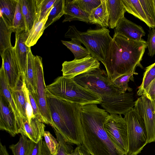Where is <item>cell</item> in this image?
I'll return each mask as SVG.
<instances>
[{"instance_id":"cell-2","label":"cell","mask_w":155,"mask_h":155,"mask_svg":"<svg viewBox=\"0 0 155 155\" xmlns=\"http://www.w3.org/2000/svg\"><path fill=\"white\" fill-rule=\"evenodd\" d=\"M146 41L130 39L119 33L114 34L104 61L108 77L113 81L124 74L135 72L136 68H143L141 64L145 49Z\"/></svg>"},{"instance_id":"cell-43","label":"cell","mask_w":155,"mask_h":155,"mask_svg":"<svg viewBox=\"0 0 155 155\" xmlns=\"http://www.w3.org/2000/svg\"><path fill=\"white\" fill-rule=\"evenodd\" d=\"M28 95L30 101L33 109L34 115L35 116L40 117L41 119V115L38 101L29 91Z\"/></svg>"},{"instance_id":"cell-4","label":"cell","mask_w":155,"mask_h":155,"mask_svg":"<svg viewBox=\"0 0 155 155\" xmlns=\"http://www.w3.org/2000/svg\"><path fill=\"white\" fill-rule=\"evenodd\" d=\"M53 128H55L67 142L81 145L84 134L80 109L81 106L46 95Z\"/></svg>"},{"instance_id":"cell-28","label":"cell","mask_w":155,"mask_h":155,"mask_svg":"<svg viewBox=\"0 0 155 155\" xmlns=\"http://www.w3.org/2000/svg\"><path fill=\"white\" fill-rule=\"evenodd\" d=\"M62 44L65 46L73 54L75 60L84 58L91 55L86 48L83 47L79 41L71 40L70 41L61 40Z\"/></svg>"},{"instance_id":"cell-12","label":"cell","mask_w":155,"mask_h":155,"mask_svg":"<svg viewBox=\"0 0 155 155\" xmlns=\"http://www.w3.org/2000/svg\"><path fill=\"white\" fill-rule=\"evenodd\" d=\"M1 57L2 59V65L8 84L11 89H13L22 75L14 47L6 49Z\"/></svg>"},{"instance_id":"cell-40","label":"cell","mask_w":155,"mask_h":155,"mask_svg":"<svg viewBox=\"0 0 155 155\" xmlns=\"http://www.w3.org/2000/svg\"><path fill=\"white\" fill-rule=\"evenodd\" d=\"M147 36L146 43L148 49V55L153 57L155 54V29H150Z\"/></svg>"},{"instance_id":"cell-18","label":"cell","mask_w":155,"mask_h":155,"mask_svg":"<svg viewBox=\"0 0 155 155\" xmlns=\"http://www.w3.org/2000/svg\"><path fill=\"white\" fill-rule=\"evenodd\" d=\"M89 15L74 3L72 0H65L64 18L63 22L77 20L90 23Z\"/></svg>"},{"instance_id":"cell-33","label":"cell","mask_w":155,"mask_h":155,"mask_svg":"<svg viewBox=\"0 0 155 155\" xmlns=\"http://www.w3.org/2000/svg\"><path fill=\"white\" fill-rule=\"evenodd\" d=\"M148 20L149 27L155 28V7L154 0H139Z\"/></svg>"},{"instance_id":"cell-1","label":"cell","mask_w":155,"mask_h":155,"mask_svg":"<svg viewBox=\"0 0 155 155\" xmlns=\"http://www.w3.org/2000/svg\"><path fill=\"white\" fill-rule=\"evenodd\" d=\"M74 79L79 85L101 96V106L110 114L124 115L134 106L133 93H123L113 84L104 69H96L79 75Z\"/></svg>"},{"instance_id":"cell-15","label":"cell","mask_w":155,"mask_h":155,"mask_svg":"<svg viewBox=\"0 0 155 155\" xmlns=\"http://www.w3.org/2000/svg\"><path fill=\"white\" fill-rule=\"evenodd\" d=\"M23 127L20 134L30 140L38 143L43 137L45 125L41 118L35 116L29 122L27 119H22Z\"/></svg>"},{"instance_id":"cell-36","label":"cell","mask_w":155,"mask_h":155,"mask_svg":"<svg viewBox=\"0 0 155 155\" xmlns=\"http://www.w3.org/2000/svg\"><path fill=\"white\" fill-rule=\"evenodd\" d=\"M137 74V73L134 72L124 74L111 81L113 84L119 88L123 93H125L127 91L129 92H132L133 89L129 86L128 83L130 80L134 81L133 75Z\"/></svg>"},{"instance_id":"cell-13","label":"cell","mask_w":155,"mask_h":155,"mask_svg":"<svg viewBox=\"0 0 155 155\" xmlns=\"http://www.w3.org/2000/svg\"><path fill=\"white\" fill-rule=\"evenodd\" d=\"M0 129L15 137L19 134L17 121L10 104L3 96H0Z\"/></svg>"},{"instance_id":"cell-19","label":"cell","mask_w":155,"mask_h":155,"mask_svg":"<svg viewBox=\"0 0 155 155\" xmlns=\"http://www.w3.org/2000/svg\"><path fill=\"white\" fill-rule=\"evenodd\" d=\"M0 95L3 96L10 104L17 119L20 134L23 127L22 119L13 99L10 88L2 65L0 69Z\"/></svg>"},{"instance_id":"cell-24","label":"cell","mask_w":155,"mask_h":155,"mask_svg":"<svg viewBox=\"0 0 155 155\" xmlns=\"http://www.w3.org/2000/svg\"><path fill=\"white\" fill-rule=\"evenodd\" d=\"M26 29L29 31L37 17L35 0H20Z\"/></svg>"},{"instance_id":"cell-39","label":"cell","mask_w":155,"mask_h":155,"mask_svg":"<svg viewBox=\"0 0 155 155\" xmlns=\"http://www.w3.org/2000/svg\"><path fill=\"white\" fill-rule=\"evenodd\" d=\"M43 137L51 154H54L56 151L58 144L57 139L48 131H45Z\"/></svg>"},{"instance_id":"cell-25","label":"cell","mask_w":155,"mask_h":155,"mask_svg":"<svg viewBox=\"0 0 155 155\" xmlns=\"http://www.w3.org/2000/svg\"><path fill=\"white\" fill-rule=\"evenodd\" d=\"M126 12L144 22L149 27V24L139 0H121Z\"/></svg>"},{"instance_id":"cell-44","label":"cell","mask_w":155,"mask_h":155,"mask_svg":"<svg viewBox=\"0 0 155 155\" xmlns=\"http://www.w3.org/2000/svg\"><path fill=\"white\" fill-rule=\"evenodd\" d=\"M68 155H91L82 145H78L73 151Z\"/></svg>"},{"instance_id":"cell-23","label":"cell","mask_w":155,"mask_h":155,"mask_svg":"<svg viewBox=\"0 0 155 155\" xmlns=\"http://www.w3.org/2000/svg\"><path fill=\"white\" fill-rule=\"evenodd\" d=\"M18 0H1L0 17L10 28H13L14 19Z\"/></svg>"},{"instance_id":"cell-8","label":"cell","mask_w":155,"mask_h":155,"mask_svg":"<svg viewBox=\"0 0 155 155\" xmlns=\"http://www.w3.org/2000/svg\"><path fill=\"white\" fill-rule=\"evenodd\" d=\"M110 139L123 154H127L128 143L125 120L121 114H110L104 124Z\"/></svg>"},{"instance_id":"cell-38","label":"cell","mask_w":155,"mask_h":155,"mask_svg":"<svg viewBox=\"0 0 155 155\" xmlns=\"http://www.w3.org/2000/svg\"><path fill=\"white\" fill-rule=\"evenodd\" d=\"M75 4L85 12L90 14L92 10L98 6L101 0H72Z\"/></svg>"},{"instance_id":"cell-20","label":"cell","mask_w":155,"mask_h":155,"mask_svg":"<svg viewBox=\"0 0 155 155\" xmlns=\"http://www.w3.org/2000/svg\"><path fill=\"white\" fill-rule=\"evenodd\" d=\"M106 4L109 15L108 27L113 29L124 16L126 12L121 0H106Z\"/></svg>"},{"instance_id":"cell-10","label":"cell","mask_w":155,"mask_h":155,"mask_svg":"<svg viewBox=\"0 0 155 155\" xmlns=\"http://www.w3.org/2000/svg\"><path fill=\"white\" fill-rule=\"evenodd\" d=\"M35 61L36 74L38 101L42 122L52 127L53 124L49 110L46 98V86L44 80L42 58L35 56Z\"/></svg>"},{"instance_id":"cell-22","label":"cell","mask_w":155,"mask_h":155,"mask_svg":"<svg viewBox=\"0 0 155 155\" xmlns=\"http://www.w3.org/2000/svg\"><path fill=\"white\" fill-rule=\"evenodd\" d=\"M106 0H101L100 5L93 9L89 15L90 23L107 28L109 27Z\"/></svg>"},{"instance_id":"cell-31","label":"cell","mask_w":155,"mask_h":155,"mask_svg":"<svg viewBox=\"0 0 155 155\" xmlns=\"http://www.w3.org/2000/svg\"><path fill=\"white\" fill-rule=\"evenodd\" d=\"M56 136L58 144L55 153L50 155H68L73 150L71 143L67 142L61 134L55 129L53 128Z\"/></svg>"},{"instance_id":"cell-42","label":"cell","mask_w":155,"mask_h":155,"mask_svg":"<svg viewBox=\"0 0 155 155\" xmlns=\"http://www.w3.org/2000/svg\"><path fill=\"white\" fill-rule=\"evenodd\" d=\"M143 95L155 102V78L146 87Z\"/></svg>"},{"instance_id":"cell-5","label":"cell","mask_w":155,"mask_h":155,"mask_svg":"<svg viewBox=\"0 0 155 155\" xmlns=\"http://www.w3.org/2000/svg\"><path fill=\"white\" fill-rule=\"evenodd\" d=\"M46 95L81 105L100 104L102 101L101 96L79 85L74 78L62 76L46 86Z\"/></svg>"},{"instance_id":"cell-11","label":"cell","mask_w":155,"mask_h":155,"mask_svg":"<svg viewBox=\"0 0 155 155\" xmlns=\"http://www.w3.org/2000/svg\"><path fill=\"white\" fill-rule=\"evenodd\" d=\"M99 61L91 55L84 58L64 61L62 64V76L69 78H74L83 73L100 68Z\"/></svg>"},{"instance_id":"cell-29","label":"cell","mask_w":155,"mask_h":155,"mask_svg":"<svg viewBox=\"0 0 155 155\" xmlns=\"http://www.w3.org/2000/svg\"><path fill=\"white\" fill-rule=\"evenodd\" d=\"M64 3L65 0H56L49 14L45 29L64 15Z\"/></svg>"},{"instance_id":"cell-17","label":"cell","mask_w":155,"mask_h":155,"mask_svg":"<svg viewBox=\"0 0 155 155\" xmlns=\"http://www.w3.org/2000/svg\"><path fill=\"white\" fill-rule=\"evenodd\" d=\"M35 56L32 54L31 49H30L27 56L25 78L27 88L38 101Z\"/></svg>"},{"instance_id":"cell-45","label":"cell","mask_w":155,"mask_h":155,"mask_svg":"<svg viewBox=\"0 0 155 155\" xmlns=\"http://www.w3.org/2000/svg\"><path fill=\"white\" fill-rule=\"evenodd\" d=\"M0 155H9L6 147L0 142Z\"/></svg>"},{"instance_id":"cell-37","label":"cell","mask_w":155,"mask_h":155,"mask_svg":"<svg viewBox=\"0 0 155 155\" xmlns=\"http://www.w3.org/2000/svg\"><path fill=\"white\" fill-rule=\"evenodd\" d=\"M13 28L14 32L26 30L25 23L22 11L20 0H18L14 19Z\"/></svg>"},{"instance_id":"cell-26","label":"cell","mask_w":155,"mask_h":155,"mask_svg":"<svg viewBox=\"0 0 155 155\" xmlns=\"http://www.w3.org/2000/svg\"><path fill=\"white\" fill-rule=\"evenodd\" d=\"M48 14L46 17L41 21L35 19L33 25L29 31V35L25 42L28 47L33 46L42 35L45 30V25L48 19Z\"/></svg>"},{"instance_id":"cell-30","label":"cell","mask_w":155,"mask_h":155,"mask_svg":"<svg viewBox=\"0 0 155 155\" xmlns=\"http://www.w3.org/2000/svg\"><path fill=\"white\" fill-rule=\"evenodd\" d=\"M56 0H35L37 17L41 21L49 14Z\"/></svg>"},{"instance_id":"cell-32","label":"cell","mask_w":155,"mask_h":155,"mask_svg":"<svg viewBox=\"0 0 155 155\" xmlns=\"http://www.w3.org/2000/svg\"><path fill=\"white\" fill-rule=\"evenodd\" d=\"M30 140L24 134H21L18 142L9 146L13 155H27Z\"/></svg>"},{"instance_id":"cell-16","label":"cell","mask_w":155,"mask_h":155,"mask_svg":"<svg viewBox=\"0 0 155 155\" xmlns=\"http://www.w3.org/2000/svg\"><path fill=\"white\" fill-rule=\"evenodd\" d=\"M114 33H119L126 38L133 40L140 41L146 34L143 28L127 19L122 18L114 28Z\"/></svg>"},{"instance_id":"cell-9","label":"cell","mask_w":155,"mask_h":155,"mask_svg":"<svg viewBox=\"0 0 155 155\" xmlns=\"http://www.w3.org/2000/svg\"><path fill=\"white\" fill-rule=\"evenodd\" d=\"M135 110L145 125L147 135V143L155 141V102L143 95L135 101Z\"/></svg>"},{"instance_id":"cell-14","label":"cell","mask_w":155,"mask_h":155,"mask_svg":"<svg viewBox=\"0 0 155 155\" xmlns=\"http://www.w3.org/2000/svg\"><path fill=\"white\" fill-rule=\"evenodd\" d=\"M15 33V42L14 48L22 75L25 77L28 54L31 49V47H28L25 44L29 31L24 30L17 31Z\"/></svg>"},{"instance_id":"cell-46","label":"cell","mask_w":155,"mask_h":155,"mask_svg":"<svg viewBox=\"0 0 155 155\" xmlns=\"http://www.w3.org/2000/svg\"><path fill=\"white\" fill-rule=\"evenodd\" d=\"M154 5L155 7V0H154Z\"/></svg>"},{"instance_id":"cell-7","label":"cell","mask_w":155,"mask_h":155,"mask_svg":"<svg viewBox=\"0 0 155 155\" xmlns=\"http://www.w3.org/2000/svg\"><path fill=\"white\" fill-rule=\"evenodd\" d=\"M127 128L128 148L127 154L137 155L147 144L144 124L134 107L124 115Z\"/></svg>"},{"instance_id":"cell-21","label":"cell","mask_w":155,"mask_h":155,"mask_svg":"<svg viewBox=\"0 0 155 155\" xmlns=\"http://www.w3.org/2000/svg\"><path fill=\"white\" fill-rule=\"evenodd\" d=\"M25 81V77L22 75L15 87L12 90L10 89L13 99L22 119H28L26 111V96L24 88Z\"/></svg>"},{"instance_id":"cell-6","label":"cell","mask_w":155,"mask_h":155,"mask_svg":"<svg viewBox=\"0 0 155 155\" xmlns=\"http://www.w3.org/2000/svg\"><path fill=\"white\" fill-rule=\"evenodd\" d=\"M107 28L89 29L80 31L79 41L88 50L91 56L101 62L106 57L109 45L112 40Z\"/></svg>"},{"instance_id":"cell-3","label":"cell","mask_w":155,"mask_h":155,"mask_svg":"<svg viewBox=\"0 0 155 155\" xmlns=\"http://www.w3.org/2000/svg\"><path fill=\"white\" fill-rule=\"evenodd\" d=\"M97 104L82 105L80 109L84 139L81 144L91 155L123 154L111 141L104 127L110 114Z\"/></svg>"},{"instance_id":"cell-41","label":"cell","mask_w":155,"mask_h":155,"mask_svg":"<svg viewBox=\"0 0 155 155\" xmlns=\"http://www.w3.org/2000/svg\"><path fill=\"white\" fill-rule=\"evenodd\" d=\"M24 88L26 99V114L28 119L30 123L31 119L35 116L34 114L33 109L30 101L28 95L29 90L26 87L25 81L24 83Z\"/></svg>"},{"instance_id":"cell-27","label":"cell","mask_w":155,"mask_h":155,"mask_svg":"<svg viewBox=\"0 0 155 155\" xmlns=\"http://www.w3.org/2000/svg\"><path fill=\"white\" fill-rule=\"evenodd\" d=\"M14 32L13 28L8 27L2 19H0V54L1 56L7 49L12 47L11 41V34Z\"/></svg>"},{"instance_id":"cell-34","label":"cell","mask_w":155,"mask_h":155,"mask_svg":"<svg viewBox=\"0 0 155 155\" xmlns=\"http://www.w3.org/2000/svg\"><path fill=\"white\" fill-rule=\"evenodd\" d=\"M155 78V62L146 68L142 82L138 88L137 94L139 96L142 95L146 87Z\"/></svg>"},{"instance_id":"cell-35","label":"cell","mask_w":155,"mask_h":155,"mask_svg":"<svg viewBox=\"0 0 155 155\" xmlns=\"http://www.w3.org/2000/svg\"><path fill=\"white\" fill-rule=\"evenodd\" d=\"M50 151L42 138L38 143L30 140L27 155H50Z\"/></svg>"}]
</instances>
